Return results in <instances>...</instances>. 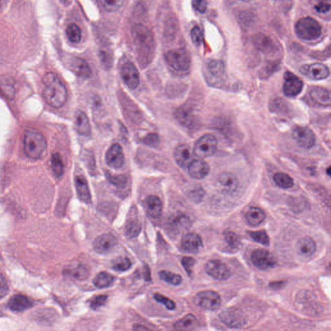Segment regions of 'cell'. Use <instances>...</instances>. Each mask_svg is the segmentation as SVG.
I'll return each instance as SVG.
<instances>
[{"label": "cell", "instance_id": "6da1fadb", "mask_svg": "<svg viewBox=\"0 0 331 331\" xmlns=\"http://www.w3.org/2000/svg\"><path fill=\"white\" fill-rule=\"evenodd\" d=\"M43 96L47 104L54 108L63 106L68 92L61 79L54 73L45 74L42 79Z\"/></svg>", "mask_w": 331, "mask_h": 331}, {"label": "cell", "instance_id": "7a4b0ae2", "mask_svg": "<svg viewBox=\"0 0 331 331\" xmlns=\"http://www.w3.org/2000/svg\"><path fill=\"white\" fill-rule=\"evenodd\" d=\"M132 37L141 61L145 62L150 61L155 49L154 39L152 32L146 26L137 24L134 26L132 30Z\"/></svg>", "mask_w": 331, "mask_h": 331}, {"label": "cell", "instance_id": "3957f363", "mask_svg": "<svg viewBox=\"0 0 331 331\" xmlns=\"http://www.w3.org/2000/svg\"><path fill=\"white\" fill-rule=\"evenodd\" d=\"M24 150L31 159H39L44 157L47 150L44 136L35 129H28L24 135Z\"/></svg>", "mask_w": 331, "mask_h": 331}, {"label": "cell", "instance_id": "277c9868", "mask_svg": "<svg viewBox=\"0 0 331 331\" xmlns=\"http://www.w3.org/2000/svg\"><path fill=\"white\" fill-rule=\"evenodd\" d=\"M204 76L208 85L213 88L224 87L227 80L226 68L223 62L213 60L206 64Z\"/></svg>", "mask_w": 331, "mask_h": 331}, {"label": "cell", "instance_id": "5b68a950", "mask_svg": "<svg viewBox=\"0 0 331 331\" xmlns=\"http://www.w3.org/2000/svg\"><path fill=\"white\" fill-rule=\"evenodd\" d=\"M164 59L170 68L179 73H186L191 67V56L184 48L170 50L164 55Z\"/></svg>", "mask_w": 331, "mask_h": 331}, {"label": "cell", "instance_id": "8992f818", "mask_svg": "<svg viewBox=\"0 0 331 331\" xmlns=\"http://www.w3.org/2000/svg\"><path fill=\"white\" fill-rule=\"evenodd\" d=\"M321 26L315 19L304 17L299 19L295 25V33L299 38L304 40L318 39L321 35Z\"/></svg>", "mask_w": 331, "mask_h": 331}, {"label": "cell", "instance_id": "52a82bcc", "mask_svg": "<svg viewBox=\"0 0 331 331\" xmlns=\"http://www.w3.org/2000/svg\"><path fill=\"white\" fill-rule=\"evenodd\" d=\"M217 148V140L216 137L212 134H206L201 136L195 144L194 148V156L199 159L212 156L216 152Z\"/></svg>", "mask_w": 331, "mask_h": 331}, {"label": "cell", "instance_id": "ba28073f", "mask_svg": "<svg viewBox=\"0 0 331 331\" xmlns=\"http://www.w3.org/2000/svg\"><path fill=\"white\" fill-rule=\"evenodd\" d=\"M197 306L208 311H215L220 308L222 298L219 294L213 291L199 292L194 297Z\"/></svg>", "mask_w": 331, "mask_h": 331}, {"label": "cell", "instance_id": "9c48e42d", "mask_svg": "<svg viewBox=\"0 0 331 331\" xmlns=\"http://www.w3.org/2000/svg\"><path fill=\"white\" fill-rule=\"evenodd\" d=\"M295 142L304 149L313 148L316 143L314 132L308 127L297 126L294 127L292 133Z\"/></svg>", "mask_w": 331, "mask_h": 331}, {"label": "cell", "instance_id": "30bf717a", "mask_svg": "<svg viewBox=\"0 0 331 331\" xmlns=\"http://www.w3.org/2000/svg\"><path fill=\"white\" fill-rule=\"evenodd\" d=\"M219 318L225 325L232 328H241L246 322L243 312L234 308L227 309L222 311L219 314Z\"/></svg>", "mask_w": 331, "mask_h": 331}, {"label": "cell", "instance_id": "8fae6325", "mask_svg": "<svg viewBox=\"0 0 331 331\" xmlns=\"http://www.w3.org/2000/svg\"><path fill=\"white\" fill-rule=\"evenodd\" d=\"M284 80L283 91L287 97H296L303 90V81L292 72H286L284 74Z\"/></svg>", "mask_w": 331, "mask_h": 331}, {"label": "cell", "instance_id": "7c38bea8", "mask_svg": "<svg viewBox=\"0 0 331 331\" xmlns=\"http://www.w3.org/2000/svg\"><path fill=\"white\" fill-rule=\"evenodd\" d=\"M252 262L255 267L261 270H267L274 267L277 260L269 251L265 249H256L252 254Z\"/></svg>", "mask_w": 331, "mask_h": 331}, {"label": "cell", "instance_id": "4fadbf2b", "mask_svg": "<svg viewBox=\"0 0 331 331\" xmlns=\"http://www.w3.org/2000/svg\"><path fill=\"white\" fill-rule=\"evenodd\" d=\"M205 271L213 279L219 281L227 280L231 275V272L226 264L217 260L208 261L205 265Z\"/></svg>", "mask_w": 331, "mask_h": 331}, {"label": "cell", "instance_id": "5bb4252c", "mask_svg": "<svg viewBox=\"0 0 331 331\" xmlns=\"http://www.w3.org/2000/svg\"><path fill=\"white\" fill-rule=\"evenodd\" d=\"M300 72L307 78L313 80H321L329 76V69L325 65L321 63H314L303 65Z\"/></svg>", "mask_w": 331, "mask_h": 331}, {"label": "cell", "instance_id": "9a60e30c", "mask_svg": "<svg viewBox=\"0 0 331 331\" xmlns=\"http://www.w3.org/2000/svg\"><path fill=\"white\" fill-rule=\"evenodd\" d=\"M121 75L124 83L131 90H135L140 82V76L136 66L131 62H126L122 67Z\"/></svg>", "mask_w": 331, "mask_h": 331}, {"label": "cell", "instance_id": "2e32d148", "mask_svg": "<svg viewBox=\"0 0 331 331\" xmlns=\"http://www.w3.org/2000/svg\"><path fill=\"white\" fill-rule=\"evenodd\" d=\"M124 160L123 150L119 144L113 145L105 154V162L112 169H121L124 164Z\"/></svg>", "mask_w": 331, "mask_h": 331}, {"label": "cell", "instance_id": "e0dca14e", "mask_svg": "<svg viewBox=\"0 0 331 331\" xmlns=\"http://www.w3.org/2000/svg\"><path fill=\"white\" fill-rule=\"evenodd\" d=\"M117 240L114 235L107 234L97 237L93 243V248L97 253L107 254L116 246Z\"/></svg>", "mask_w": 331, "mask_h": 331}, {"label": "cell", "instance_id": "ac0fdd59", "mask_svg": "<svg viewBox=\"0 0 331 331\" xmlns=\"http://www.w3.org/2000/svg\"><path fill=\"white\" fill-rule=\"evenodd\" d=\"M194 156L193 151L188 145H186L179 146L174 153L175 159L179 167L183 169L188 168L193 162Z\"/></svg>", "mask_w": 331, "mask_h": 331}, {"label": "cell", "instance_id": "d6986e66", "mask_svg": "<svg viewBox=\"0 0 331 331\" xmlns=\"http://www.w3.org/2000/svg\"><path fill=\"white\" fill-rule=\"evenodd\" d=\"M7 305L12 311L21 313L33 308L34 303L32 299L25 295L16 294L11 297Z\"/></svg>", "mask_w": 331, "mask_h": 331}, {"label": "cell", "instance_id": "ffe728a7", "mask_svg": "<svg viewBox=\"0 0 331 331\" xmlns=\"http://www.w3.org/2000/svg\"><path fill=\"white\" fill-rule=\"evenodd\" d=\"M74 182H75L76 192L79 200L83 203L90 205L92 203V195H91L87 180L82 175H78L74 179Z\"/></svg>", "mask_w": 331, "mask_h": 331}, {"label": "cell", "instance_id": "44dd1931", "mask_svg": "<svg viewBox=\"0 0 331 331\" xmlns=\"http://www.w3.org/2000/svg\"><path fill=\"white\" fill-rule=\"evenodd\" d=\"M181 246L187 253H197L203 246L202 239L196 233L186 234L182 239Z\"/></svg>", "mask_w": 331, "mask_h": 331}, {"label": "cell", "instance_id": "7402d4cb", "mask_svg": "<svg viewBox=\"0 0 331 331\" xmlns=\"http://www.w3.org/2000/svg\"><path fill=\"white\" fill-rule=\"evenodd\" d=\"M188 168L189 176L196 179L205 178L210 172L209 165L202 159L194 160Z\"/></svg>", "mask_w": 331, "mask_h": 331}, {"label": "cell", "instance_id": "603a6c76", "mask_svg": "<svg viewBox=\"0 0 331 331\" xmlns=\"http://www.w3.org/2000/svg\"><path fill=\"white\" fill-rule=\"evenodd\" d=\"M310 97L311 100L316 104L321 107H330V94L327 89L321 87H315L311 90Z\"/></svg>", "mask_w": 331, "mask_h": 331}, {"label": "cell", "instance_id": "cb8c5ba5", "mask_svg": "<svg viewBox=\"0 0 331 331\" xmlns=\"http://www.w3.org/2000/svg\"><path fill=\"white\" fill-rule=\"evenodd\" d=\"M218 183L223 190L228 193H234L239 186V181L236 176L232 173H222L218 176Z\"/></svg>", "mask_w": 331, "mask_h": 331}, {"label": "cell", "instance_id": "d4e9b609", "mask_svg": "<svg viewBox=\"0 0 331 331\" xmlns=\"http://www.w3.org/2000/svg\"><path fill=\"white\" fill-rule=\"evenodd\" d=\"M296 249L297 253L301 257L310 258L316 252V244L311 237H304L297 241Z\"/></svg>", "mask_w": 331, "mask_h": 331}, {"label": "cell", "instance_id": "484cf974", "mask_svg": "<svg viewBox=\"0 0 331 331\" xmlns=\"http://www.w3.org/2000/svg\"><path fill=\"white\" fill-rule=\"evenodd\" d=\"M74 126L79 134L83 136H88L91 133L90 120L85 112L78 110L74 116Z\"/></svg>", "mask_w": 331, "mask_h": 331}, {"label": "cell", "instance_id": "4316f807", "mask_svg": "<svg viewBox=\"0 0 331 331\" xmlns=\"http://www.w3.org/2000/svg\"><path fill=\"white\" fill-rule=\"evenodd\" d=\"M176 116L178 121L185 126L192 125L195 121L196 115L191 105H183L177 110Z\"/></svg>", "mask_w": 331, "mask_h": 331}, {"label": "cell", "instance_id": "83f0119b", "mask_svg": "<svg viewBox=\"0 0 331 331\" xmlns=\"http://www.w3.org/2000/svg\"><path fill=\"white\" fill-rule=\"evenodd\" d=\"M145 206L148 215L153 218L160 216L162 212V203L157 196H149L145 201Z\"/></svg>", "mask_w": 331, "mask_h": 331}, {"label": "cell", "instance_id": "f1b7e54d", "mask_svg": "<svg viewBox=\"0 0 331 331\" xmlns=\"http://www.w3.org/2000/svg\"><path fill=\"white\" fill-rule=\"evenodd\" d=\"M198 325V321L194 314H187L175 323L174 327L178 331H192Z\"/></svg>", "mask_w": 331, "mask_h": 331}, {"label": "cell", "instance_id": "f546056e", "mask_svg": "<svg viewBox=\"0 0 331 331\" xmlns=\"http://www.w3.org/2000/svg\"><path fill=\"white\" fill-rule=\"evenodd\" d=\"M246 219L251 226L256 227L260 225L265 219V214L263 211L258 207H251L247 211Z\"/></svg>", "mask_w": 331, "mask_h": 331}, {"label": "cell", "instance_id": "4dcf8cb0", "mask_svg": "<svg viewBox=\"0 0 331 331\" xmlns=\"http://www.w3.org/2000/svg\"><path fill=\"white\" fill-rule=\"evenodd\" d=\"M114 281V275L108 272H101L96 275L93 280V284L98 289H105V288L111 286Z\"/></svg>", "mask_w": 331, "mask_h": 331}, {"label": "cell", "instance_id": "1f68e13d", "mask_svg": "<svg viewBox=\"0 0 331 331\" xmlns=\"http://www.w3.org/2000/svg\"><path fill=\"white\" fill-rule=\"evenodd\" d=\"M66 272L70 277L77 280H86L90 277V272L87 268L81 265L72 266L67 269Z\"/></svg>", "mask_w": 331, "mask_h": 331}, {"label": "cell", "instance_id": "d6a6232c", "mask_svg": "<svg viewBox=\"0 0 331 331\" xmlns=\"http://www.w3.org/2000/svg\"><path fill=\"white\" fill-rule=\"evenodd\" d=\"M0 91L8 98L13 99L15 95V87L13 80L10 78H4L0 80Z\"/></svg>", "mask_w": 331, "mask_h": 331}, {"label": "cell", "instance_id": "836d02e7", "mask_svg": "<svg viewBox=\"0 0 331 331\" xmlns=\"http://www.w3.org/2000/svg\"><path fill=\"white\" fill-rule=\"evenodd\" d=\"M274 181L278 186L283 189L290 188L294 185L293 179L284 173L278 172L274 174Z\"/></svg>", "mask_w": 331, "mask_h": 331}, {"label": "cell", "instance_id": "e575fe53", "mask_svg": "<svg viewBox=\"0 0 331 331\" xmlns=\"http://www.w3.org/2000/svg\"><path fill=\"white\" fill-rule=\"evenodd\" d=\"M66 35L72 43L78 44L81 39V31L80 27L76 23H71L66 29Z\"/></svg>", "mask_w": 331, "mask_h": 331}, {"label": "cell", "instance_id": "d590c367", "mask_svg": "<svg viewBox=\"0 0 331 331\" xmlns=\"http://www.w3.org/2000/svg\"><path fill=\"white\" fill-rule=\"evenodd\" d=\"M51 167L55 176L60 177L63 175L64 164L61 155L59 153H55L52 154L51 157Z\"/></svg>", "mask_w": 331, "mask_h": 331}, {"label": "cell", "instance_id": "8d00e7d4", "mask_svg": "<svg viewBox=\"0 0 331 331\" xmlns=\"http://www.w3.org/2000/svg\"><path fill=\"white\" fill-rule=\"evenodd\" d=\"M141 225L138 220L131 219L128 220L125 227V232L126 236L129 238H133L137 236L140 233Z\"/></svg>", "mask_w": 331, "mask_h": 331}, {"label": "cell", "instance_id": "74e56055", "mask_svg": "<svg viewBox=\"0 0 331 331\" xmlns=\"http://www.w3.org/2000/svg\"><path fill=\"white\" fill-rule=\"evenodd\" d=\"M74 71L78 74L79 76L83 78L90 77L92 71L89 67L86 62L82 59H78L74 64Z\"/></svg>", "mask_w": 331, "mask_h": 331}, {"label": "cell", "instance_id": "f35d334b", "mask_svg": "<svg viewBox=\"0 0 331 331\" xmlns=\"http://www.w3.org/2000/svg\"><path fill=\"white\" fill-rule=\"evenodd\" d=\"M160 279L175 286L179 285L182 283V277L179 274L169 272V271L162 270L159 273Z\"/></svg>", "mask_w": 331, "mask_h": 331}, {"label": "cell", "instance_id": "ab89813d", "mask_svg": "<svg viewBox=\"0 0 331 331\" xmlns=\"http://www.w3.org/2000/svg\"><path fill=\"white\" fill-rule=\"evenodd\" d=\"M172 227L176 231H182L189 227V219L184 215H179L172 220Z\"/></svg>", "mask_w": 331, "mask_h": 331}, {"label": "cell", "instance_id": "60d3db41", "mask_svg": "<svg viewBox=\"0 0 331 331\" xmlns=\"http://www.w3.org/2000/svg\"><path fill=\"white\" fill-rule=\"evenodd\" d=\"M225 240L231 251H237L241 246V241L238 236L233 232H227L225 234Z\"/></svg>", "mask_w": 331, "mask_h": 331}, {"label": "cell", "instance_id": "b9f144b4", "mask_svg": "<svg viewBox=\"0 0 331 331\" xmlns=\"http://www.w3.org/2000/svg\"><path fill=\"white\" fill-rule=\"evenodd\" d=\"M248 234L254 241L263 244V245L268 246L270 244V239L267 232L265 230H261L259 231L249 232Z\"/></svg>", "mask_w": 331, "mask_h": 331}, {"label": "cell", "instance_id": "7bdbcfd3", "mask_svg": "<svg viewBox=\"0 0 331 331\" xmlns=\"http://www.w3.org/2000/svg\"><path fill=\"white\" fill-rule=\"evenodd\" d=\"M131 267V262L129 259L126 257H120L113 262L112 267L115 270L119 272H124L129 269Z\"/></svg>", "mask_w": 331, "mask_h": 331}, {"label": "cell", "instance_id": "ee69618b", "mask_svg": "<svg viewBox=\"0 0 331 331\" xmlns=\"http://www.w3.org/2000/svg\"><path fill=\"white\" fill-rule=\"evenodd\" d=\"M256 43L259 49L262 50L263 51H265V50L270 51V50L272 49L274 47L272 41L270 40L269 38L264 35H258L256 37Z\"/></svg>", "mask_w": 331, "mask_h": 331}, {"label": "cell", "instance_id": "f6af8a7d", "mask_svg": "<svg viewBox=\"0 0 331 331\" xmlns=\"http://www.w3.org/2000/svg\"><path fill=\"white\" fill-rule=\"evenodd\" d=\"M99 3L105 11L115 12L121 8L124 2L122 1V0H115V1L102 0V1H100Z\"/></svg>", "mask_w": 331, "mask_h": 331}, {"label": "cell", "instance_id": "bcb514c9", "mask_svg": "<svg viewBox=\"0 0 331 331\" xmlns=\"http://www.w3.org/2000/svg\"><path fill=\"white\" fill-rule=\"evenodd\" d=\"M190 35L191 39L196 46H200L202 44L204 40L203 33L200 26H194L191 30Z\"/></svg>", "mask_w": 331, "mask_h": 331}, {"label": "cell", "instance_id": "7dc6e473", "mask_svg": "<svg viewBox=\"0 0 331 331\" xmlns=\"http://www.w3.org/2000/svg\"><path fill=\"white\" fill-rule=\"evenodd\" d=\"M100 62L102 66L106 69L112 68L113 63V57L111 52L107 49H100L99 52Z\"/></svg>", "mask_w": 331, "mask_h": 331}, {"label": "cell", "instance_id": "c3c4849f", "mask_svg": "<svg viewBox=\"0 0 331 331\" xmlns=\"http://www.w3.org/2000/svg\"><path fill=\"white\" fill-rule=\"evenodd\" d=\"M107 178L110 183L117 187V188H124V186H126L127 182H128L126 177L122 176V175L112 176V175L107 174Z\"/></svg>", "mask_w": 331, "mask_h": 331}, {"label": "cell", "instance_id": "681fc988", "mask_svg": "<svg viewBox=\"0 0 331 331\" xmlns=\"http://www.w3.org/2000/svg\"><path fill=\"white\" fill-rule=\"evenodd\" d=\"M154 299L156 301L164 305L166 308L169 309V310H174L176 308V304L174 301L172 300L171 299L169 298V297L163 296L162 294L159 293L155 294Z\"/></svg>", "mask_w": 331, "mask_h": 331}, {"label": "cell", "instance_id": "f907efd6", "mask_svg": "<svg viewBox=\"0 0 331 331\" xmlns=\"http://www.w3.org/2000/svg\"><path fill=\"white\" fill-rule=\"evenodd\" d=\"M107 299V296L106 295H99V296L95 297L91 302V308L93 310H97V309L104 306L105 304L106 303Z\"/></svg>", "mask_w": 331, "mask_h": 331}, {"label": "cell", "instance_id": "816d5d0a", "mask_svg": "<svg viewBox=\"0 0 331 331\" xmlns=\"http://www.w3.org/2000/svg\"><path fill=\"white\" fill-rule=\"evenodd\" d=\"M205 195L202 188L200 187H196L189 191L188 196L191 200L197 201H200L202 200L203 196Z\"/></svg>", "mask_w": 331, "mask_h": 331}, {"label": "cell", "instance_id": "f5cc1de1", "mask_svg": "<svg viewBox=\"0 0 331 331\" xmlns=\"http://www.w3.org/2000/svg\"><path fill=\"white\" fill-rule=\"evenodd\" d=\"M181 263L187 273L190 275L192 272V268L195 265L196 261L192 258L184 257L182 259Z\"/></svg>", "mask_w": 331, "mask_h": 331}, {"label": "cell", "instance_id": "db71d44e", "mask_svg": "<svg viewBox=\"0 0 331 331\" xmlns=\"http://www.w3.org/2000/svg\"><path fill=\"white\" fill-rule=\"evenodd\" d=\"M9 288L6 278L0 273V299L6 297L9 293Z\"/></svg>", "mask_w": 331, "mask_h": 331}, {"label": "cell", "instance_id": "11a10c76", "mask_svg": "<svg viewBox=\"0 0 331 331\" xmlns=\"http://www.w3.org/2000/svg\"><path fill=\"white\" fill-rule=\"evenodd\" d=\"M192 6L197 11L200 13H205L207 9V2L206 1H199V0H194L191 2Z\"/></svg>", "mask_w": 331, "mask_h": 331}, {"label": "cell", "instance_id": "9f6ffc18", "mask_svg": "<svg viewBox=\"0 0 331 331\" xmlns=\"http://www.w3.org/2000/svg\"><path fill=\"white\" fill-rule=\"evenodd\" d=\"M159 137L157 134L150 133L143 139V142L148 146H154L157 145Z\"/></svg>", "mask_w": 331, "mask_h": 331}, {"label": "cell", "instance_id": "6f0895ef", "mask_svg": "<svg viewBox=\"0 0 331 331\" xmlns=\"http://www.w3.org/2000/svg\"><path fill=\"white\" fill-rule=\"evenodd\" d=\"M314 9L318 13L324 14L330 11V4L324 2H320V3L315 5Z\"/></svg>", "mask_w": 331, "mask_h": 331}, {"label": "cell", "instance_id": "680465c9", "mask_svg": "<svg viewBox=\"0 0 331 331\" xmlns=\"http://www.w3.org/2000/svg\"><path fill=\"white\" fill-rule=\"evenodd\" d=\"M133 331H153L145 325L135 324L133 325Z\"/></svg>", "mask_w": 331, "mask_h": 331}, {"label": "cell", "instance_id": "91938a15", "mask_svg": "<svg viewBox=\"0 0 331 331\" xmlns=\"http://www.w3.org/2000/svg\"><path fill=\"white\" fill-rule=\"evenodd\" d=\"M144 278H145L146 281L151 280L150 270L147 265L144 267Z\"/></svg>", "mask_w": 331, "mask_h": 331}]
</instances>
